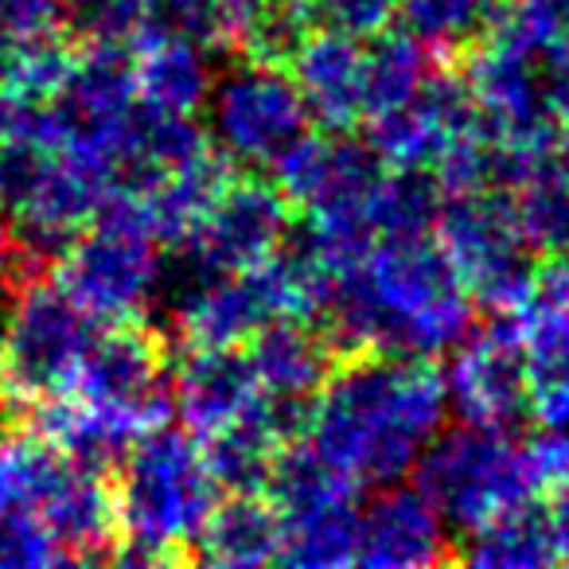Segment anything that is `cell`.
Masks as SVG:
<instances>
[{
    "instance_id": "obj_1",
    "label": "cell",
    "mask_w": 569,
    "mask_h": 569,
    "mask_svg": "<svg viewBox=\"0 0 569 569\" xmlns=\"http://www.w3.org/2000/svg\"><path fill=\"white\" fill-rule=\"evenodd\" d=\"M445 426L449 402L433 359L359 351L332 367L297 437L359 491H375L410 480Z\"/></svg>"
},
{
    "instance_id": "obj_2",
    "label": "cell",
    "mask_w": 569,
    "mask_h": 569,
    "mask_svg": "<svg viewBox=\"0 0 569 569\" xmlns=\"http://www.w3.org/2000/svg\"><path fill=\"white\" fill-rule=\"evenodd\" d=\"M476 309L437 234L382 238L336 273L320 325L351 356L437 359L465 340Z\"/></svg>"
},
{
    "instance_id": "obj_3",
    "label": "cell",
    "mask_w": 569,
    "mask_h": 569,
    "mask_svg": "<svg viewBox=\"0 0 569 569\" xmlns=\"http://www.w3.org/2000/svg\"><path fill=\"white\" fill-rule=\"evenodd\" d=\"M164 421H172V359L137 325L98 328L74 387L36 402V433L87 465H110Z\"/></svg>"
},
{
    "instance_id": "obj_4",
    "label": "cell",
    "mask_w": 569,
    "mask_h": 569,
    "mask_svg": "<svg viewBox=\"0 0 569 569\" xmlns=\"http://www.w3.org/2000/svg\"><path fill=\"white\" fill-rule=\"evenodd\" d=\"M222 496L227 488L196 433L164 421L152 433L137 437L118 457L113 476V558L133 566L188 558Z\"/></svg>"
},
{
    "instance_id": "obj_5",
    "label": "cell",
    "mask_w": 569,
    "mask_h": 569,
    "mask_svg": "<svg viewBox=\"0 0 569 569\" xmlns=\"http://www.w3.org/2000/svg\"><path fill=\"white\" fill-rule=\"evenodd\" d=\"M168 246L126 196L56 253V284L94 325H141L168 289Z\"/></svg>"
},
{
    "instance_id": "obj_6",
    "label": "cell",
    "mask_w": 569,
    "mask_h": 569,
    "mask_svg": "<svg viewBox=\"0 0 569 569\" xmlns=\"http://www.w3.org/2000/svg\"><path fill=\"white\" fill-rule=\"evenodd\" d=\"M203 129L211 149L242 172H273V164L305 133L317 129L293 74L266 51L230 59L203 102Z\"/></svg>"
},
{
    "instance_id": "obj_7",
    "label": "cell",
    "mask_w": 569,
    "mask_h": 569,
    "mask_svg": "<svg viewBox=\"0 0 569 569\" xmlns=\"http://www.w3.org/2000/svg\"><path fill=\"white\" fill-rule=\"evenodd\" d=\"M413 483L437 503L457 535L483 527L499 515L535 507V488L522 468L519 437L511 429L445 426L413 468Z\"/></svg>"
},
{
    "instance_id": "obj_8",
    "label": "cell",
    "mask_w": 569,
    "mask_h": 569,
    "mask_svg": "<svg viewBox=\"0 0 569 569\" xmlns=\"http://www.w3.org/2000/svg\"><path fill=\"white\" fill-rule=\"evenodd\" d=\"M266 496L284 527V566L336 569L356 566L359 496L328 460H320L301 437L284 445L269 472Z\"/></svg>"
},
{
    "instance_id": "obj_9",
    "label": "cell",
    "mask_w": 569,
    "mask_h": 569,
    "mask_svg": "<svg viewBox=\"0 0 569 569\" xmlns=\"http://www.w3.org/2000/svg\"><path fill=\"white\" fill-rule=\"evenodd\" d=\"M98 328L71 297L51 281H32L9 297L4 328H0V356L9 375V395L24 402H48L74 387Z\"/></svg>"
},
{
    "instance_id": "obj_10",
    "label": "cell",
    "mask_w": 569,
    "mask_h": 569,
    "mask_svg": "<svg viewBox=\"0 0 569 569\" xmlns=\"http://www.w3.org/2000/svg\"><path fill=\"white\" fill-rule=\"evenodd\" d=\"M433 234L480 309L491 317L515 309L535 273V250L522 234L511 196L499 183L445 196Z\"/></svg>"
},
{
    "instance_id": "obj_11",
    "label": "cell",
    "mask_w": 569,
    "mask_h": 569,
    "mask_svg": "<svg viewBox=\"0 0 569 569\" xmlns=\"http://www.w3.org/2000/svg\"><path fill=\"white\" fill-rule=\"evenodd\" d=\"M17 496L20 507L48 522L67 561L113 558L118 511H113V480L102 476V465L67 457L36 433L17 441Z\"/></svg>"
},
{
    "instance_id": "obj_12",
    "label": "cell",
    "mask_w": 569,
    "mask_h": 569,
    "mask_svg": "<svg viewBox=\"0 0 569 569\" xmlns=\"http://www.w3.org/2000/svg\"><path fill=\"white\" fill-rule=\"evenodd\" d=\"M293 207L258 176H230L211 199L203 219L176 246V266L203 269V273H250L281 250L293 230Z\"/></svg>"
},
{
    "instance_id": "obj_13",
    "label": "cell",
    "mask_w": 569,
    "mask_h": 569,
    "mask_svg": "<svg viewBox=\"0 0 569 569\" xmlns=\"http://www.w3.org/2000/svg\"><path fill=\"white\" fill-rule=\"evenodd\" d=\"M503 320L527 363V406L538 426L569 429V261H535L527 289Z\"/></svg>"
},
{
    "instance_id": "obj_14",
    "label": "cell",
    "mask_w": 569,
    "mask_h": 569,
    "mask_svg": "<svg viewBox=\"0 0 569 569\" xmlns=\"http://www.w3.org/2000/svg\"><path fill=\"white\" fill-rule=\"evenodd\" d=\"M449 418L483 429H515L530 418L527 363L503 317L472 325L441 367Z\"/></svg>"
},
{
    "instance_id": "obj_15",
    "label": "cell",
    "mask_w": 569,
    "mask_h": 569,
    "mask_svg": "<svg viewBox=\"0 0 569 569\" xmlns=\"http://www.w3.org/2000/svg\"><path fill=\"white\" fill-rule=\"evenodd\" d=\"M172 413L199 441H214L246 426H281L301 433L293 418H284L253 379L242 348H188L172 363Z\"/></svg>"
},
{
    "instance_id": "obj_16",
    "label": "cell",
    "mask_w": 569,
    "mask_h": 569,
    "mask_svg": "<svg viewBox=\"0 0 569 569\" xmlns=\"http://www.w3.org/2000/svg\"><path fill=\"white\" fill-rule=\"evenodd\" d=\"M289 67L312 121L320 129L351 133L367 121L371 106V36H356L336 24H301L284 43Z\"/></svg>"
},
{
    "instance_id": "obj_17",
    "label": "cell",
    "mask_w": 569,
    "mask_h": 569,
    "mask_svg": "<svg viewBox=\"0 0 569 569\" xmlns=\"http://www.w3.org/2000/svg\"><path fill=\"white\" fill-rule=\"evenodd\" d=\"M172 317L183 348H242L273 320L258 269L250 273H203L168 258V289L160 301Z\"/></svg>"
},
{
    "instance_id": "obj_18",
    "label": "cell",
    "mask_w": 569,
    "mask_h": 569,
    "mask_svg": "<svg viewBox=\"0 0 569 569\" xmlns=\"http://www.w3.org/2000/svg\"><path fill=\"white\" fill-rule=\"evenodd\" d=\"M457 530L418 483H390L359 507L356 566L367 569H426L457 553Z\"/></svg>"
},
{
    "instance_id": "obj_19",
    "label": "cell",
    "mask_w": 569,
    "mask_h": 569,
    "mask_svg": "<svg viewBox=\"0 0 569 569\" xmlns=\"http://www.w3.org/2000/svg\"><path fill=\"white\" fill-rule=\"evenodd\" d=\"M137 102L168 118H199L214 82L211 48L164 20H144L126 43Z\"/></svg>"
},
{
    "instance_id": "obj_20",
    "label": "cell",
    "mask_w": 569,
    "mask_h": 569,
    "mask_svg": "<svg viewBox=\"0 0 569 569\" xmlns=\"http://www.w3.org/2000/svg\"><path fill=\"white\" fill-rule=\"evenodd\" d=\"M332 336L320 332L312 320H269L242 343L258 387L284 418L297 421V429L332 375Z\"/></svg>"
},
{
    "instance_id": "obj_21",
    "label": "cell",
    "mask_w": 569,
    "mask_h": 569,
    "mask_svg": "<svg viewBox=\"0 0 569 569\" xmlns=\"http://www.w3.org/2000/svg\"><path fill=\"white\" fill-rule=\"evenodd\" d=\"M196 558L222 569H258L284 558V527L266 491H227L196 542Z\"/></svg>"
},
{
    "instance_id": "obj_22",
    "label": "cell",
    "mask_w": 569,
    "mask_h": 569,
    "mask_svg": "<svg viewBox=\"0 0 569 569\" xmlns=\"http://www.w3.org/2000/svg\"><path fill=\"white\" fill-rule=\"evenodd\" d=\"M452 558L476 569H538L553 561L550 530L546 515H535V507L499 515L483 527L460 535V546Z\"/></svg>"
},
{
    "instance_id": "obj_23",
    "label": "cell",
    "mask_w": 569,
    "mask_h": 569,
    "mask_svg": "<svg viewBox=\"0 0 569 569\" xmlns=\"http://www.w3.org/2000/svg\"><path fill=\"white\" fill-rule=\"evenodd\" d=\"M503 191L511 196L530 250L535 253L569 250V183L553 168V152L535 160L530 168H522L515 180L503 183Z\"/></svg>"
},
{
    "instance_id": "obj_24",
    "label": "cell",
    "mask_w": 569,
    "mask_h": 569,
    "mask_svg": "<svg viewBox=\"0 0 569 569\" xmlns=\"http://www.w3.org/2000/svg\"><path fill=\"white\" fill-rule=\"evenodd\" d=\"M496 0H402L398 24L410 40H418L437 63L465 56L491 24Z\"/></svg>"
},
{
    "instance_id": "obj_25",
    "label": "cell",
    "mask_w": 569,
    "mask_h": 569,
    "mask_svg": "<svg viewBox=\"0 0 569 569\" xmlns=\"http://www.w3.org/2000/svg\"><path fill=\"white\" fill-rule=\"evenodd\" d=\"M219 4V48L266 51L293 40V32L305 24L309 0H214Z\"/></svg>"
},
{
    "instance_id": "obj_26",
    "label": "cell",
    "mask_w": 569,
    "mask_h": 569,
    "mask_svg": "<svg viewBox=\"0 0 569 569\" xmlns=\"http://www.w3.org/2000/svg\"><path fill=\"white\" fill-rule=\"evenodd\" d=\"M67 24L82 43H129V36L144 24V0H67Z\"/></svg>"
},
{
    "instance_id": "obj_27",
    "label": "cell",
    "mask_w": 569,
    "mask_h": 569,
    "mask_svg": "<svg viewBox=\"0 0 569 569\" xmlns=\"http://www.w3.org/2000/svg\"><path fill=\"white\" fill-rule=\"evenodd\" d=\"M59 561H67V553L40 515L28 507L0 515V566H59Z\"/></svg>"
},
{
    "instance_id": "obj_28",
    "label": "cell",
    "mask_w": 569,
    "mask_h": 569,
    "mask_svg": "<svg viewBox=\"0 0 569 569\" xmlns=\"http://www.w3.org/2000/svg\"><path fill=\"white\" fill-rule=\"evenodd\" d=\"M522 468L538 499H550L569 480V429L538 426V433L522 437Z\"/></svg>"
},
{
    "instance_id": "obj_29",
    "label": "cell",
    "mask_w": 569,
    "mask_h": 569,
    "mask_svg": "<svg viewBox=\"0 0 569 569\" xmlns=\"http://www.w3.org/2000/svg\"><path fill=\"white\" fill-rule=\"evenodd\" d=\"M309 9L325 24L348 28L356 36H379L398 24L402 0H309Z\"/></svg>"
},
{
    "instance_id": "obj_30",
    "label": "cell",
    "mask_w": 569,
    "mask_h": 569,
    "mask_svg": "<svg viewBox=\"0 0 569 569\" xmlns=\"http://www.w3.org/2000/svg\"><path fill=\"white\" fill-rule=\"evenodd\" d=\"M67 17V0H0V36L9 43L51 36Z\"/></svg>"
},
{
    "instance_id": "obj_31",
    "label": "cell",
    "mask_w": 569,
    "mask_h": 569,
    "mask_svg": "<svg viewBox=\"0 0 569 569\" xmlns=\"http://www.w3.org/2000/svg\"><path fill=\"white\" fill-rule=\"evenodd\" d=\"M546 530H550L553 561L569 566V480L550 496V507H546Z\"/></svg>"
},
{
    "instance_id": "obj_32",
    "label": "cell",
    "mask_w": 569,
    "mask_h": 569,
    "mask_svg": "<svg viewBox=\"0 0 569 569\" xmlns=\"http://www.w3.org/2000/svg\"><path fill=\"white\" fill-rule=\"evenodd\" d=\"M20 507L17 496V441H0V515Z\"/></svg>"
},
{
    "instance_id": "obj_33",
    "label": "cell",
    "mask_w": 569,
    "mask_h": 569,
    "mask_svg": "<svg viewBox=\"0 0 569 569\" xmlns=\"http://www.w3.org/2000/svg\"><path fill=\"white\" fill-rule=\"evenodd\" d=\"M553 168H558L561 180L569 183V129H561L558 141H553Z\"/></svg>"
},
{
    "instance_id": "obj_34",
    "label": "cell",
    "mask_w": 569,
    "mask_h": 569,
    "mask_svg": "<svg viewBox=\"0 0 569 569\" xmlns=\"http://www.w3.org/2000/svg\"><path fill=\"white\" fill-rule=\"evenodd\" d=\"M9 110H12V102H9V94H4V82H0V133H4V121H9Z\"/></svg>"
},
{
    "instance_id": "obj_35",
    "label": "cell",
    "mask_w": 569,
    "mask_h": 569,
    "mask_svg": "<svg viewBox=\"0 0 569 569\" xmlns=\"http://www.w3.org/2000/svg\"><path fill=\"white\" fill-rule=\"evenodd\" d=\"M9 398V375H4V356H0V406Z\"/></svg>"
},
{
    "instance_id": "obj_36",
    "label": "cell",
    "mask_w": 569,
    "mask_h": 569,
    "mask_svg": "<svg viewBox=\"0 0 569 569\" xmlns=\"http://www.w3.org/2000/svg\"><path fill=\"white\" fill-rule=\"evenodd\" d=\"M566 253H569V250H566Z\"/></svg>"
}]
</instances>
